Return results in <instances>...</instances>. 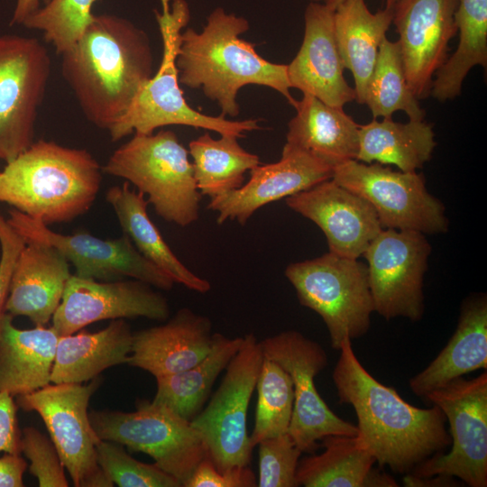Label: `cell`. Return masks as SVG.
Instances as JSON below:
<instances>
[{
	"label": "cell",
	"mask_w": 487,
	"mask_h": 487,
	"mask_svg": "<svg viewBox=\"0 0 487 487\" xmlns=\"http://www.w3.org/2000/svg\"><path fill=\"white\" fill-rule=\"evenodd\" d=\"M262 360L261 341L246 334L215 394L190 421L220 472L248 466L252 460L246 419Z\"/></svg>",
	"instance_id": "9"
},
{
	"label": "cell",
	"mask_w": 487,
	"mask_h": 487,
	"mask_svg": "<svg viewBox=\"0 0 487 487\" xmlns=\"http://www.w3.org/2000/svg\"><path fill=\"white\" fill-rule=\"evenodd\" d=\"M169 315L167 299L146 282L131 278L99 281L72 274L51 326L62 336L96 321L136 317L164 321Z\"/></svg>",
	"instance_id": "17"
},
{
	"label": "cell",
	"mask_w": 487,
	"mask_h": 487,
	"mask_svg": "<svg viewBox=\"0 0 487 487\" xmlns=\"http://www.w3.org/2000/svg\"><path fill=\"white\" fill-rule=\"evenodd\" d=\"M50 75L49 51L37 38L0 35V160L5 163L34 142Z\"/></svg>",
	"instance_id": "12"
},
{
	"label": "cell",
	"mask_w": 487,
	"mask_h": 487,
	"mask_svg": "<svg viewBox=\"0 0 487 487\" xmlns=\"http://www.w3.org/2000/svg\"><path fill=\"white\" fill-rule=\"evenodd\" d=\"M97 463L114 484L120 487H181V483L156 464L142 463L126 453L124 446L99 440Z\"/></svg>",
	"instance_id": "38"
},
{
	"label": "cell",
	"mask_w": 487,
	"mask_h": 487,
	"mask_svg": "<svg viewBox=\"0 0 487 487\" xmlns=\"http://www.w3.org/2000/svg\"><path fill=\"white\" fill-rule=\"evenodd\" d=\"M458 0H398L392 23L399 34L408 85L417 99L430 95L435 74L447 59L448 44L457 33Z\"/></svg>",
	"instance_id": "18"
},
{
	"label": "cell",
	"mask_w": 487,
	"mask_h": 487,
	"mask_svg": "<svg viewBox=\"0 0 487 487\" xmlns=\"http://www.w3.org/2000/svg\"><path fill=\"white\" fill-rule=\"evenodd\" d=\"M100 0H50L30 15L23 26L42 32L58 54L70 49L94 18L93 5Z\"/></svg>",
	"instance_id": "37"
},
{
	"label": "cell",
	"mask_w": 487,
	"mask_h": 487,
	"mask_svg": "<svg viewBox=\"0 0 487 487\" xmlns=\"http://www.w3.org/2000/svg\"><path fill=\"white\" fill-rule=\"evenodd\" d=\"M263 356L280 364L293 382L294 403L289 434L302 453L313 454L327 436H354L357 427L335 415L321 398L315 377L328 363L324 348L296 330L261 341Z\"/></svg>",
	"instance_id": "13"
},
{
	"label": "cell",
	"mask_w": 487,
	"mask_h": 487,
	"mask_svg": "<svg viewBox=\"0 0 487 487\" xmlns=\"http://www.w3.org/2000/svg\"><path fill=\"white\" fill-rule=\"evenodd\" d=\"M332 179L368 201L382 228L424 234L447 229L443 204L427 191L424 177L416 171L351 160L334 168Z\"/></svg>",
	"instance_id": "14"
},
{
	"label": "cell",
	"mask_w": 487,
	"mask_h": 487,
	"mask_svg": "<svg viewBox=\"0 0 487 487\" xmlns=\"http://www.w3.org/2000/svg\"><path fill=\"white\" fill-rule=\"evenodd\" d=\"M243 16L214 9L198 32L188 28L181 32L176 58L179 83L201 87L207 97L216 101L221 115H239L238 91L246 85L269 87L294 106L287 65L262 58L254 45L240 38L249 30Z\"/></svg>",
	"instance_id": "3"
},
{
	"label": "cell",
	"mask_w": 487,
	"mask_h": 487,
	"mask_svg": "<svg viewBox=\"0 0 487 487\" xmlns=\"http://www.w3.org/2000/svg\"><path fill=\"white\" fill-rule=\"evenodd\" d=\"M62 77L82 113L108 131L152 76L147 33L115 14H95L78 41L60 54Z\"/></svg>",
	"instance_id": "2"
},
{
	"label": "cell",
	"mask_w": 487,
	"mask_h": 487,
	"mask_svg": "<svg viewBox=\"0 0 487 487\" xmlns=\"http://www.w3.org/2000/svg\"><path fill=\"white\" fill-rule=\"evenodd\" d=\"M258 399L254 426L250 436L253 448L267 438L289 432L294 390L289 374L277 363L263 356L256 382Z\"/></svg>",
	"instance_id": "36"
},
{
	"label": "cell",
	"mask_w": 487,
	"mask_h": 487,
	"mask_svg": "<svg viewBox=\"0 0 487 487\" xmlns=\"http://www.w3.org/2000/svg\"><path fill=\"white\" fill-rule=\"evenodd\" d=\"M455 22L459 32L455 51L435 74L430 95L445 102L460 95L468 72L487 66V0H458Z\"/></svg>",
	"instance_id": "33"
},
{
	"label": "cell",
	"mask_w": 487,
	"mask_h": 487,
	"mask_svg": "<svg viewBox=\"0 0 487 487\" xmlns=\"http://www.w3.org/2000/svg\"><path fill=\"white\" fill-rule=\"evenodd\" d=\"M59 337L52 326L17 328L7 313L0 335V391L14 397L50 384Z\"/></svg>",
	"instance_id": "28"
},
{
	"label": "cell",
	"mask_w": 487,
	"mask_h": 487,
	"mask_svg": "<svg viewBox=\"0 0 487 487\" xmlns=\"http://www.w3.org/2000/svg\"><path fill=\"white\" fill-rule=\"evenodd\" d=\"M339 351L332 374L339 402L354 408L357 436L380 468L408 474L451 446L446 417L437 406L415 407L377 381L356 357L350 338L344 339Z\"/></svg>",
	"instance_id": "1"
},
{
	"label": "cell",
	"mask_w": 487,
	"mask_h": 487,
	"mask_svg": "<svg viewBox=\"0 0 487 487\" xmlns=\"http://www.w3.org/2000/svg\"><path fill=\"white\" fill-rule=\"evenodd\" d=\"M286 205L315 223L339 256L358 259L383 229L368 201L332 179L287 198Z\"/></svg>",
	"instance_id": "19"
},
{
	"label": "cell",
	"mask_w": 487,
	"mask_h": 487,
	"mask_svg": "<svg viewBox=\"0 0 487 487\" xmlns=\"http://www.w3.org/2000/svg\"><path fill=\"white\" fill-rule=\"evenodd\" d=\"M436 144L433 127L424 120L401 124L391 118L373 119L360 125L356 160L392 164L401 171L413 172L431 158Z\"/></svg>",
	"instance_id": "31"
},
{
	"label": "cell",
	"mask_w": 487,
	"mask_h": 487,
	"mask_svg": "<svg viewBox=\"0 0 487 487\" xmlns=\"http://www.w3.org/2000/svg\"><path fill=\"white\" fill-rule=\"evenodd\" d=\"M243 336L213 334L209 353L197 364L182 372L155 378L154 403L163 405L191 421L203 409L220 373L239 350Z\"/></svg>",
	"instance_id": "32"
},
{
	"label": "cell",
	"mask_w": 487,
	"mask_h": 487,
	"mask_svg": "<svg viewBox=\"0 0 487 487\" xmlns=\"http://www.w3.org/2000/svg\"><path fill=\"white\" fill-rule=\"evenodd\" d=\"M21 450L30 461L29 471L38 480L39 486H69L65 467L51 439L27 427L22 431Z\"/></svg>",
	"instance_id": "40"
},
{
	"label": "cell",
	"mask_w": 487,
	"mask_h": 487,
	"mask_svg": "<svg viewBox=\"0 0 487 487\" xmlns=\"http://www.w3.org/2000/svg\"><path fill=\"white\" fill-rule=\"evenodd\" d=\"M6 219L25 242L40 241L58 249L73 265L78 277L99 281L131 278L163 290L175 284L143 257L124 234L115 239H101L83 232L63 234L14 208L8 211Z\"/></svg>",
	"instance_id": "16"
},
{
	"label": "cell",
	"mask_w": 487,
	"mask_h": 487,
	"mask_svg": "<svg viewBox=\"0 0 487 487\" xmlns=\"http://www.w3.org/2000/svg\"><path fill=\"white\" fill-rule=\"evenodd\" d=\"M27 462L18 454L5 453L0 457V487H23Z\"/></svg>",
	"instance_id": "44"
},
{
	"label": "cell",
	"mask_w": 487,
	"mask_h": 487,
	"mask_svg": "<svg viewBox=\"0 0 487 487\" xmlns=\"http://www.w3.org/2000/svg\"><path fill=\"white\" fill-rule=\"evenodd\" d=\"M393 9L372 13L365 0H344L335 10L334 26L345 69L354 80L355 100L364 105L365 90L379 47L392 23Z\"/></svg>",
	"instance_id": "30"
},
{
	"label": "cell",
	"mask_w": 487,
	"mask_h": 487,
	"mask_svg": "<svg viewBox=\"0 0 487 487\" xmlns=\"http://www.w3.org/2000/svg\"><path fill=\"white\" fill-rule=\"evenodd\" d=\"M154 9L162 41V58L155 75L140 88L124 115L107 131L113 142L131 133L152 134L157 128L179 124L203 128L221 135L238 138L260 129L257 119L227 120L225 116L204 115L188 106L179 87L176 58L182 30L190 18L186 0H160Z\"/></svg>",
	"instance_id": "5"
},
{
	"label": "cell",
	"mask_w": 487,
	"mask_h": 487,
	"mask_svg": "<svg viewBox=\"0 0 487 487\" xmlns=\"http://www.w3.org/2000/svg\"><path fill=\"white\" fill-rule=\"evenodd\" d=\"M106 200L113 208L124 234L143 257L175 283L198 293L210 290L209 281L190 271L165 242L147 213L149 203L142 193L132 189L126 181L109 188Z\"/></svg>",
	"instance_id": "29"
},
{
	"label": "cell",
	"mask_w": 487,
	"mask_h": 487,
	"mask_svg": "<svg viewBox=\"0 0 487 487\" xmlns=\"http://www.w3.org/2000/svg\"><path fill=\"white\" fill-rule=\"evenodd\" d=\"M310 2L327 3L328 0H309Z\"/></svg>",
	"instance_id": "47"
},
{
	"label": "cell",
	"mask_w": 487,
	"mask_h": 487,
	"mask_svg": "<svg viewBox=\"0 0 487 487\" xmlns=\"http://www.w3.org/2000/svg\"><path fill=\"white\" fill-rule=\"evenodd\" d=\"M188 155L170 130L133 133L113 152L102 170L133 184L166 222L185 227L198 221L202 198Z\"/></svg>",
	"instance_id": "6"
},
{
	"label": "cell",
	"mask_w": 487,
	"mask_h": 487,
	"mask_svg": "<svg viewBox=\"0 0 487 487\" xmlns=\"http://www.w3.org/2000/svg\"><path fill=\"white\" fill-rule=\"evenodd\" d=\"M102 173L86 149L39 140L0 171V202L46 225L70 223L93 206Z\"/></svg>",
	"instance_id": "4"
},
{
	"label": "cell",
	"mask_w": 487,
	"mask_h": 487,
	"mask_svg": "<svg viewBox=\"0 0 487 487\" xmlns=\"http://www.w3.org/2000/svg\"><path fill=\"white\" fill-rule=\"evenodd\" d=\"M69 262L52 245L28 241L14 271L6 312L13 317H28L35 326H45L60 304L71 276Z\"/></svg>",
	"instance_id": "23"
},
{
	"label": "cell",
	"mask_w": 487,
	"mask_h": 487,
	"mask_svg": "<svg viewBox=\"0 0 487 487\" xmlns=\"http://www.w3.org/2000/svg\"><path fill=\"white\" fill-rule=\"evenodd\" d=\"M293 106L296 115L288 124L286 145L312 155L333 170L356 160L360 124L343 107L329 106L307 94Z\"/></svg>",
	"instance_id": "25"
},
{
	"label": "cell",
	"mask_w": 487,
	"mask_h": 487,
	"mask_svg": "<svg viewBox=\"0 0 487 487\" xmlns=\"http://www.w3.org/2000/svg\"><path fill=\"white\" fill-rule=\"evenodd\" d=\"M324 451L300 461L296 472L298 485L305 487H396L397 482L374 468L375 457L356 435L327 436Z\"/></svg>",
	"instance_id": "26"
},
{
	"label": "cell",
	"mask_w": 487,
	"mask_h": 487,
	"mask_svg": "<svg viewBox=\"0 0 487 487\" xmlns=\"http://www.w3.org/2000/svg\"><path fill=\"white\" fill-rule=\"evenodd\" d=\"M259 487H297L296 472L302 454L289 433L258 445Z\"/></svg>",
	"instance_id": "39"
},
{
	"label": "cell",
	"mask_w": 487,
	"mask_h": 487,
	"mask_svg": "<svg viewBox=\"0 0 487 487\" xmlns=\"http://www.w3.org/2000/svg\"><path fill=\"white\" fill-rule=\"evenodd\" d=\"M257 480L248 466H236L225 472L216 469L208 455L197 465L183 487H254Z\"/></svg>",
	"instance_id": "42"
},
{
	"label": "cell",
	"mask_w": 487,
	"mask_h": 487,
	"mask_svg": "<svg viewBox=\"0 0 487 487\" xmlns=\"http://www.w3.org/2000/svg\"><path fill=\"white\" fill-rule=\"evenodd\" d=\"M300 305L320 316L332 348L365 335L374 312L366 264L330 252L289 264L284 271Z\"/></svg>",
	"instance_id": "7"
},
{
	"label": "cell",
	"mask_w": 487,
	"mask_h": 487,
	"mask_svg": "<svg viewBox=\"0 0 487 487\" xmlns=\"http://www.w3.org/2000/svg\"><path fill=\"white\" fill-rule=\"evenodd\" d=\"M364 105L374 119L391 118L395 112L403 111L409 120H424L426 113L406 79L398 41L383 38L366 87Z\"/></svg>",
	"instance_id": "35"
},
{
	"label": "cell",
	"mask_w": 487,
	"mask_h": 487,
	"mask_svg": "<svg viewBox=\"0 0 487 487\" xmlns=\"http://www.w3.org/2000/svg\"><path fill=\"white\" fill-rule=\"evenodd\" d=\"M88 417L101 440L148 455L181 486L207 455L190 421L152 401L140 400L131 412L92 410Z\"/></svg>",
	"instance_id": "8"
},
{
	"label": "cell",
	"mask_w": 487,
	"mask_h": 487,
	"mask_svg": "<svg viewBox=\"0 0 487 487\" xmlns=\"http://www.w3.org/2000/svg\"><path fill=\"white\" fill-rule=\"evenodd\" d=\"M25 244L24 239L0 213V335L7 314L5 308L14 271Z\"/></svg>",
	"instance_id": "41"
},
{
	"label": "cell",
	"mask_w": 487,
	"mask_h": 487,
	"mask_svg": "<svg viewBox=\"0 0 487 487\" xmlns=\"http://www.w3.org/2000/svg\"><path fill=\"white\" fill-rule=\"evenodd\" d=\"M344 0H328L326 4L332 10H335V8L343 2ZM398 0H383L384 6L386 8L393 9L395 4Z\"/></svg>",
	"instance_id": "46"
},
{
	"label": "cell",
	"mask_w": 487,
	"mask_h": 487,
	"mask_svg": "<svg viewBox=\"0 0 487 487\" xmlns=\"http://www.w3.org/2000/svg\"><path fill=\"white\" fill-rule=\"evenodd\" d=\"M133 335L124 319H115L102 330L81 331L59 337L51 382L82 383L115 365L127 363Z\"/></svg>",
	"instance_id": "27"
},
{
	"label": "cell",
	"mask_w": 487,
	"mask_h": 487,
	"mask_svg": "<svg viewBox=\"0 0 487 487\" xmlns=\"http://www.w3.org/2000/svg\"><path fill=\"white\" fill-rule=\"evenodd\" d=\"M17 406L13 396L0 391V453L21 455V438L17 420Z\"/></svg>",
	"instance_id": "43"
},
{
	"label": "cell",
	"mask_w": 487,
	"mask_h": 487,
	"mask_svg": "<svg viewBox=\"0 0 487 487\" xmlns=\"http://www.w3.org/2000/svg\"><path fill=\"white\" fill-rule=\"evenodd\" d=\"M334 13L326 4L310 2L304 14L302 44L287 65L290 87L337 107L355 100L354 88L344 78V64L338 51Z\"/></svg>",
	"instance_id": "21"
},
{
	"label": "cell",
	"mask_w": 487,
	"mask_h": 487,
	"mask_svg": "<svg viewBox=\"0 0 487 487\" xmlns=\"http://www.w3.org/2000/svg\"><path fill=\"white\" fill-rule=\"evenodd\" d=\"M430 253L420 232L383 228L379 233L363 254L374 311L386 320L422 317L423 279Z\"/></svg>",
	"instance_id": "15"
},
{
	"label": "cell",
	"mask_w": 487,
	"mask_h": 487,
	"mask_svg": "<svg viewBox=\"0 0 487 487\" xmlns=\"http://www.w3.org/2000/svg\"><path fill=\"white\" fill-rule=\"evenodd\" d=\"M487 368V299L485 295L464 301L456 329L437 356L409 380L419 398L464 375Z\"/></svg>",
	"instance_id": "24"
},
{
	"label": "cell",
	"mask_w": 487,
	"mask_h": 487,
	"mask_svg": "<svg viewBox=\"0 0 487 487\" xmlns=\"http://www.w3.org/2000/svg\"><path fill=\"white\" fill-rule=\"evenodd\" d=\"M49 1L50 0H42L43 5L47 4ZM40 2L41 0H16L10 25H22L30 15L41 7Z\"/></svg>",
	"instance_id": "45"
},
{
	"label": "cell",
	"mask_w": 487,
	"mask_h": 487,
	"mask_svg": "<svg viewBox=\"0 0 487 487\" xmlns=\"http://www.w3.org/2000/svg\"><path fill=\"white\" fill-rule=\"evenodd\" d=\"M213 334L207 317L182 308L163 325L133 333L127 363L155 378L182 372L209 353Z\"/></svg>",
	"instance_id": "22"
},
{
	"label": "cell",
	"mask_w": 487,
	"mask_h": 487,
	"mask_svg": "<svg viewBox=\"0 0 487 487\" xmlns=\"http://www.w3.org/2000/svg\"><path fill=\"white\" fill-rule=\"evenodd\" d=\"M98 382L50 383L17 396L18 406L41 417L76 487L115 485L97 463L96 446L100 438L91 426L87 412L89 400Z\"/></svg>",
	"instance_id": "11"
},
{
	"label": "cell",
	"mask_w": 487,
	"mask_h": 487,
	"mask_svg": "<svg viewBox=\"0 0 487 487\" xmlns=\"http://www.w3.org/2000/svg\"><path fill=\"white\" fill-rule=\"evenodd\" d=\"M333 170L312 155L285 144L280 161L259 164L250 170L247 182L210 198L207 208L217 213L218 225L236 220L244 225L261 207L332 179Z\"/></svg>",
	"instance_id": "20"
},
{
	"label": "cell",
	"mask_w": 487,
	"mask_h": 487,
	"mask_svg": "<svg viewBox=\"0 0 487 487\" xmlns=\"http://www.w3.org/2000/svg\"><path fill=\"white\" fill-rule=\"evenodd\" d=\"M188 153L197 188L210 198L239 188L245 173L261 164L259 156L244 150L232 134L214 139L204 133L189 142Z\"/></svg>",
	"instance_id": "34"
},
{
	"label": "cell",
	"mask_w": 487,
	"mask_h": 487,
	"mask_svg": "<svg viewBox=\"0 0 487 487\" xmlns=\"http://www.w3.org/2000/svg\"><path fill=\"white\" fill-rule=\"evenodd\" d=\"M449 424L451 449L436 455L407 475L414 479L456 477L471 487L487 486V372L457 378L425 398Z\"/></svg>",
	"instance_id": "10"
}]
</instances>
